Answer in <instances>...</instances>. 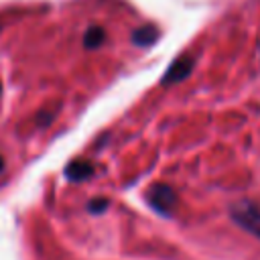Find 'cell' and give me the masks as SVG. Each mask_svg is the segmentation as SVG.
I'll return each instance as SVG.
<instances>
[{
    "mask_svg": "<svg viewBox=\"0 0 260 260\" xmlns=\"http://www.w3.org/2000/svg\"><path fill=\"white\" fill-rule=\"evenodd\" d=\"M2 167H4V160H2V156H0V171H2Z\"/></svg>",
    "mask_w": 260,
    "mask_h": 260,
    "instance_id": "obj_8",
    "label": "cell"
},
{
    "mask_svg": "<svg viewBox=\"0 0 260 260\" xmlns=\"http://www.w3.org/2000/svg\"><path fill=\"white\" fill-rule=\"evenodd\" d=\"M230 215L234 223H238L242 230L252 234L254 238L260 240V209L252 201H238L232 205Z\"/></svg>",
    "mask_w": 260,
    "mask_h": 260,
    "instance_id": "obj_1",
    "label": "cell"
},
{
    "mask_svg": "<svg viewBox=\"0 0 260 260\" xmlns=\"http://www.w3.org/2000/svg\"><path fill=\"white\" fill-rule=\"evenodd\" d=\"M93 175V165L87 162V160H73L65 167V177L69 181H85Z\"/></svg>",
    "mask_w": 260,
    "mask_h": 260,
    "instance_id": "obj_5",
    "label": "cell"
},
{
    "mask_svg": "<svg viewBox=\"0 0 260 260\" xmlns=\"http://www.w3.org/2000/svg\"><path fill=\"white\" fill-rule=\"evenodd\" d=\"M193 67H195V57H191V55H181V57H177V59L167 67V71H165V75H162V79H160V85L169 87V85H175V83L187 79L189 73L193 71Z\"/></svg>",
    "mask_w": 260,
    "mask_h": 260,
    "instance_id": "obj_3",
    "label": "cell"
},
{
    "mask_svg": "<svg viewBox=\"0 0 260 260\" xmlns=\"http://www.w3.org/2000/svg\"><path fill=\"white\" fill-rule=\"evenodd\" d=\"M146 201H148V205H150L156 213H160V215H165V217H171L173 207H175V203H177V195H175V191H173L169 185L156 183V185H152V187L146 191Z\"/></svg>",
    "mask_w": 260,
    "mask_h": 260,
    "instance_id": "obj_2",
    "label": "cell"
},
{
    "mask_svg": "<svg viewBox=\"0 0 260 260\" xmlns=\"http://www.w3.org/2000/svg\"><path fill=\"white\" fill-rule=\"evenodd\" d=\"M104 39H106L104 28H100V26H89V28L85 30V35H83V45H85V49H98V47L104 43Z\"/></svg>",
    "mask_w": 260,
    "mask_h": 260,
    "instance_id": "obj_6",
    "label": "cell"
},
{
    "mask_svg": "<svg viewBox=\"0 0 260 260\" xmlns=\"http://www.w3.org/2000/svg\"><path fill=\"white\" fill-rule=\"evenodd\" d=\"M108 207V199H93L89 203V211L91 213H98V211H104Z\"/></svg>",
    "mask_w": 260,
    "mask_h": 260,
    "instance_id": "obj_7",
    "label": "cell"
},
{
    "mask_svg": "<svg viewBox=\"0 0 260 260\" xmlns=\"http://www.w3.org/2000/svg\"><path fill=\"white\" fill-rule=\"evenodd\" d=\"M158 35H160V30L154 24H144V26H138L132 30V43L136 47H152L158 41Z\"/></svg>",
    "mask_w": 260,
    "mask_h": 260,
    "instance_id": "obj_4",
    "label": "cell"
}]
</instances>
